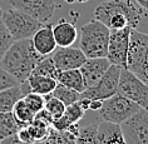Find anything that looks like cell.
I'll use <instances>...</instances> for the list:
<instances>
[{"mask_svg":"<svg viewBox=\"0 0 148 144\" xmlns=\"http://www.w3.org/2000/svg\"><path fill=\"white\" fill-rule=\"evenodd\" d=\"M43 58V55L35 50L32 38H29L14 42L3 57L0 66L13 75L20 84L30 76L36 64Z\"/></svg>","mask_w":148,"mask_h":144,"instance_id":"1","label":"cell"},{"mask_svg":"<svg viewBox=\"0 0 148 144\" xmlns=\"http://www.w3.org/2000/svg\"><path fill=\"white\" fill-rule=\"evenodd\" d=\"M110 29L97 19L84 24L80 30L79 49L87 58H107Z\"/></svg>","mask_w":148,"mask_h":144,"instance_id":"2","label":"cell"},{"mask_svg":"<svg viewBox=\"0 0 148 144\" xmlns=\"http://www.w3.org/2000/svg\"><path fill=\"white\" fill-rule=\"evenodd\" d=\"M144 12L132 0H106L95 8L94 19L107 25L113 16H123L128 20L129 28L136 29L143 19Z\"/></svg>","mask_w":148,"mask_h":144,"instance_id":"3","label":"cell"},{"mask_svg":"<svg viewBox=\"0 0 148 144\" xmlns=\"http://www.w3.org/2000/svg\"><path fill=\"white\" fill-rule=\"evenodd\" d=\"M1 21L4 23L5 28L8 29L14 42L32 38L44 25L30 15L15 8H12L6 10L5 13H3Z\"/></svg>","mask_w":148,"mask_h":144,"instance_id":"4","label":"cell"},{"mask_svg":"<svg viewBox=\"0 0 148 144\" xmlns=\"http://www.w3.org/2000/svg\"><path fill=\"white\" fill-rule=\"evenodd\" d=\"M140 109L134 102L122 97L119 94H114L106 100H103L102 108L98 110L101 118L104 121L114 124H122L123 121L129 119L133 114H136Z\"/></svg>","mask_w":148,"mask_h":144,"instance_id":"5","label":"cell"},{"mask_svg":"<svg viewBox=\"0 0 148 144\" xmlns=\"http://www.w3.org/2000/svg\"><path fill=\"white\" fill-rule=\"evenodd\" d=\"M117 94L134 102L142 109L148 110V85L128 69L121 70Z\"/></svg>","mask_w":148,"mask_h":144,"instance_id":"6","label":"cell"},{"mask_svg":"<svg viewBox=\"0 0 148 144\" xmlns=\"http://www.w3.org/2000/svg\"><path fill=\"white\" fill-rule=\"evenodd\" d=\"M122 68L117 65L110 64L108 70L104 73V75L94 84L93 87L87 88L86 90L80 94V98L86 99H99V100H106L114 94H117L118 83H119Z\"/></svg>","mask_w":148,"mask_h":144,"instance_id":"7","label":"cell"},{"mask_svg":"<svg viewBox=\"0 0 148 144\" xmlns=\"http://www.w3.org/2000/svg\"><path fill=\"white\" fill-rule=\"evenodd\" d=\"M125 144H148V110L140 108L121 124Z\"/></svg>","mask_w":148,"mask_h":144,"instance_id":"8","label":"cell"},{"mask_svg":"<svg viewBox=\"0 0 148 144\" xmlns=\"http://www.w3.org/2000/svg\"><path fill=\"white\" fill-rule=\"evenodd\" d=\"M132 28H124L121 30H110L108 42L107 59L110 64L117 65L122 69L127 68V54L129 45V36Z\"/></svg>","mask_w":148,"mask_h":144,"instance_id":"9","label":"cell"},{"mask_svg":"<svg viewBox=\"0 0 148 144\" xmlns=\"http://www.w3.org/2000/svg\"><path fill=\"white\" fill-rule=\"evenodd\" d=\"M12 8L21 10L42 24H47L55 12L54 0H9Z\"/></svg>","mask_w":148,"mask_h":144,"instance_id":"10","label":"cell"},{"mask_svg":"<svg viewBox=\"0 0 148 144\" xmlns=\"http://www.w3.org/2000/svg\"><path fill=\"white\" fill-rule=\"evenodd\" d=\"M53 61L58 72H64V70L79 69L87 60V57L84 53L78 48H57L53 54H51Z\"/></svg>","mask_w":148,"mask_h":144,"instance_id":"11","label":"cell"},{"mask_svg":"<svg viewBox=\"0 0 148 144\" xmlns=\"http://www.w3.org/2000/svg\"><path fill=\"white\" fill-rule=\"evenodd\" d=\"M110 66V63L107 58H87L84 64L80 66V74L86 88L93 87Z\"/></svg>","mask_w":148,"mask_h":144,"instance_id":"12","label":"cell"},{"mask_svg":"<svg viewBox=\"0 0 148 144\" xmlns=\"http://www.w3.org/2000/svg\"><path fill=\"white\" fill-rule=\"evenodd\" d=\"M33 45L35 50L43 57L51 55L53 51L57 49V43H55L53 35V25L47 23L44 24L34 35L32 36Z\"/></svg>","mask_w":148,"mask_h":144,"instance_id":"13","label":"cell"},{"mask_svg":"<svg viewBox=\"0 0 148 144\" xmlns=\"http://www.w3.org/2000/svg\"><path fill=\"white\" fill-rule=\"evenodd\" d=\"M53 35L59 48L72 46L77 40V28L74 23L60 19L57 24L53 25Z\"/></svg>","mask_w":148,"mask_h":144,"instance_id":"14","label":"cell"},{"mask_svg":"<svg viewBox=\"0 0 148 144\" xmlns=\"http://www.w3.org/2000/svg\"><path fill=\"white\" fill-rule=\"evenodd\" d=\"M86 112H87V110L83 108V105L80 104V102L78 100L77 103H74V104L66 106L64 114H63L59 119L54 120V123H53L51 127H53L55 130L64 132L72 124L79 123V121L84 118V114H86Z\"/></svg>","mask_w":148,"mask_h":144,"instance_id":"15","label":"cell"},{"mask_svg":"<svg viewBox=\"0 0 148 144\" xmlns=\"http://www.w3.org/2000/svg\"><path fill=\"white\" fill-rule=\"evenodd\" d=\"M98 144H125L119 124L104 121L98 124Z\"/></svg>","mask_w":148,"mask_h":144,"instance_id":"16","label":"cell"},{"mask_svg":"<svg viewBox=\"0 0 148 144\" xmlns=\"http://www.w3.org/2000/svg\"><path fill=\"white\" fill-rule=\"evenodd\" d=\"M57 82L66 88L78 91L82 94L87 89L83 82V76L80 74L79 69H72V70H64V72H58Z\"/></svg>","mask_w":148,"mask_h":144,"instance_id":"17","label":"cell"},{"mask_svg":"<svg viewBox=\"0 0 148 144\" xmlns=\"http://www.w3.org/2000/svg\"><path fill=\"white\" fill-rule=\"evenodd\" d=\"M27 80L29 83L32 93H36L40 95L51 94L58 84V82L54 78L43 76V75H30Z\"/></svg>","mask_w":148,"mask_h":144,"instance_id":"18","label":"cell"},{"mask_svg":"<svg viewBox=\"0 0 148 144\" xmlns=\"http://www.w3.org/2000/svg\"><path fill=\"white\" fill-rule=\"evenodd\" d=\"M23 98L24 95L20 89V84L9 88V89L1 90L0 91V113L12 112L15 103Z\"/></svg>","mask_w":148,"mask_h":144,"instance_id":"19","label":"cell"},{"mask_svg":"<svg viewBox=\"0 0 148 144\" xmlns=\"http://www.w3.org/2000/svg\"><path fill=\"white\" fill-rule=\"evenodd\" d=\"M21 129L12 112L0 113V140L16 134Z\"/></svg>","mask_w":148,"mask_h":144,"instance_id":"20","label":"cell"},{"mask_svg":"<svg viewBox=\"0 0 148 144\" xmlns=\"http://www.w3.org/2000/svg\"><path fill=\"white\" fill-rule=\"evenodd\" d=\"M77 136H74L73 134H70L68 130L64 132H59L51 127L45 138L42 140H38L34 144H77L75 143Z\"/></svg>","mask_w":148,"mask_h":144,"instance_id":"21","label":"cell"},{"mask_svg":"<svg viewBox=\"0 0 148 144\" xmlns=\"http://www.w3.org/2000/svg\"><path fill=\"white\" fill-rule=\"evenodd\" d=\"M12 113H13L14 118L16 119V121L19 123V125L21 128L28 127L35 118V114L28 108V105L25 104V102L23 100V99H20V100H18L15 103Z\"/></svg>","mask_w":148,"mask_h":144,"instance_id":"22","label":"cell"},{"mask_svg":"<svg viewBox=\"0 0 148 144\" xmlns=\"http://www.w3.org/2000/svg\"><path fill=\"white\" fill-rule=\"evenodd\" d=\"M51 95H53L54 98L59 99L65 106L72 105L80 99V93L70 89V88H66L64 85H62V84H59V83L57 84V87H55V89L53 90Z\"/></svg>","mask_w":148,"mask_h":144,"instance_id":"23","label":"cell"},{"mask_svg":"<svg viewBox=\"0 0 148 144\" xmlns=\"http://www.w3.org/2000/svg\"><path fill=\"white\" fill-rule=\"evenodd\" d=\"M98 124L90 123L83 125L79 129V134L75 139L77 144H98Z\"/></svg>","mask_w":148,"mask_h":144,"instance_id":"24","label":"cell"},{"mask_svg":"<svg viewBox=\"0 0 148 144\" xmlns=\"http://www.w3.org/2000/svg\"><path fill=\"white\" fill-rule=\"evenodd\" d=\"M30 75H43V76H49V78H54L57 80V75H58V69L55 68V64L53 61L51 55L44 57L40 60L36 66L33 70V73Z\"/></svg>","mask_w":148,"mask_h":144,"instance_id":"25","label":"cell"},{"mask_svg":"<svg viewBox=\"0 0 148 144\" xmlns=\"http://www.w3.org/2000/svg\"><path fill=\"white\" fill-rule=\"evenodd\" d=\"M27 128L35 143V142H38V140H42L45 138V136L49 134V130L51 127L48 125L47 123H44V121H42L40 119H38V118H34V120H33Z\"/></svg>","mask_w":148,"mask_h":144,"instance_id":"26","label":"cell"},{"mask_svg":"<svg viewBox=\"0 0 148 144\" xmlns=\"http://www.w3.org/2000/svg\"><path fill=\"white\" fill-rule=\"evenodd\" d=\"M44 98H45V109L49 112V114L53 117L54 120L59 119V118L64 114L66 106L63 104L59 99L54 98L51 94L44 95Z\"/></svg>","mask_w":148,"mask_h":144,"instance_id":"27","label":"cell"},{"mask_svg":"<svg viewBox=\"0 0 148 144\" xmlns=\"http://www.w3.org/2000/svg\"><path fill=\"white\" fill-rule=\"evenodd\" d=\"M133 74L137 75L144 84L148 85V34H147V43H146V46H144L142 58H140L139 64L136 68L134 72H133Z\"/></svg>","mask_w":148,"mask_h":144,"instance_id":"28","label":"cell"},{"mask_svg":"<svg viewBox=\"0 0 148 144\" xmlns=\"http://www.w3.org/2000/svg\"><path fill=\"white\" fill-rule=\"evenodd\" d=\"M23 100L34 114L39 113L40 110L45 108V98H44V95H40L36 93H29L23 98Z\"/></svg>","mask_w":148,"mask_h":144,"instance_id":"29","label":"cell"},{"mask_svg":"<svg viewBox=\"0 0 148 144\" xmlns=\"http://www.w3.org/2000/svg\"><path fill=\"white\" fill-rule=\"evenodd\" d=\"M13 43H14V39L12 38L8 29L5 28L4 23L0 19V61H1V59L5 55L6 50L9 49Z\"/></svg>","mask_w":148,"mask_h":144,"instance_id":"30","label":"cell"},{"mask_svg":"<svg viewBox=\"0 0 148 144\" xmlns=\"http://www.w3.org/2000/svg\"><path fill=\"white\" fill-rule=\"evenodd\" d=\"M18 84H19L18 80L0 66V91L9 89V88H12V87H15Z\"/></svg>","mask_w":148,"mask_h":144,"instance_id":"31","label":"cell"},{"mask_svg":"<svg viewBox=\"0 0 148 144\" xmlns=\"http://www.w3.org/2000/svg\"><path fill=\"white\" fill-rule=\"evenodd\" d=\"M35 118H38V119H40L42 121H44V123H47L48 125H53V123H54V119H53V117L49 114V112L44 108L43 110H40L39 113H36L35 114Z\"/></svg>","mask_w":148,"mask_h":144,"instance_id":"32","label":"cell"},{"mask_svg":"<svg viewBox=\"0 0 148 144\" xmlns=\"http://www.w3.org/2000/svg\"><path fill=\"white\" fill-rule=\"evenodd\" d=\"M16 134H18V136H19V139L21 140V142H24L27 144H34V139L32 138V135H30V133H29L27 127L21 128L20 130L16 133Z\"/></svg>","mask_w":148,"mask_h":144,"instance_id":"33","label":"cell"},{"mask_svg":"<svg viewBox=\"0 0 148 144\" xmlns=\"http://www.w3.org/2000/svg\"><path fill=\"white\" fill-rule=\"evenodd\" d=\"M0 144H27V143L21 142L18 134H14V135H10V136H6V138L1 139L0 140Z\"/></svg>","mask_w":148,"mask_h":144,"instance_id":"34","label":"cell"},{"mask_svg":"<svg viewBox=\"0 0 148 144\" xmlns=\"http://www.w3.org/2000/svg\"><path fill=\"white\" fill-rule=\"evenodd\" d=\"M103 105V100H99V99H92L89 100V109L90 110H94V112H97L102 108Z\"/></svg>","mask_w":148,"mask_h":144,"instance_id":"35","label":"cell"},{"mask_svg":"<svg viewBox=\"0 0 148 144\" xmlns=\"http://www.w3.org/2000/svg\"><path fill=\"white\" fill-rule=\"evenodd\" d=\"M136 3H137V4H138L142 9H144L146 12H148V0H136Z\"/></svg>","mask_w":148,"mask_h":144,"instance_id":"36","label":"cell"},{"mask_svg":"<svg viewBox=\"0 0 148 144\" xmlns=\"http://www.w3.org/2000/svg\"><path fill=\"white\" fill-rule=\"evenodd\" d=\"M66 3H69V4H73V3H86L88 0H65Z\"/></svg>","mask_w":148,"mask_h":144,"instance_id":"37","label":"cell"},{"mask_svg":"<svg viewBox=\"0 0 148 144\" xmlns=\"http://www.w3.org/2000/svg\"><path fill=\"white\" fill-rule=\"evenodd\" d=\"M1 15H3V10H1V6H0V19H1Z\"/></svg>","mask_w":148,"mask_h":144,"instance_id":"38","label":"cell"}]
</instances>
